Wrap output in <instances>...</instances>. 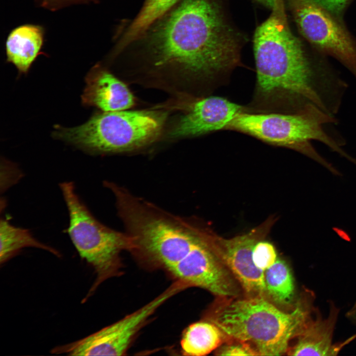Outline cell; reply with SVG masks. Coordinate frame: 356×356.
<instances>
[{"mask_svg":"<svg viewBox=\"0 0 356 356\" xmlns=\"http://www.w3.org/2000/svg\"><path fill=\"white\" fill-rule=\"evenodd\" d=\"M256 29L257 79L248 111L296 113L312 104L335 116L348 88L335 71L312 60L288 24L282 0Z\"/></svg>","mask_w":356,"mask_h":356,"instance_id":"obj_1","label":"cell"},{"mask_svg":"<svg viewBox=\"0 0 356 356\" xmlns=\"http://www.w3.org/2000/svg\"><path fill=\"white\" fill-rule=\"evenodd\" d=\"M149 43L158 77L180 85L213 81L239 59L236 37L212 0H182L153 30Z\"/></svg>","mask_w":356,"mask_h":356,"instance_id":"obj_2","label":"cell"},{"mask_svg":"<svg viewBox=\"0 0 356 356\" xmlns=\"http://www.w3.org/2000/svg\"><path fill=\"white\" fill-rule=\"evenodd\" d=\"M309 303L300 302L285 312L263 297L217 298L205 319L229 337L250 344L259 356H279L287 353L290 341L311 319Z\"/></svg>","mask_w":356,"mask_h":356,"instance_id":"obj_3","label":"cell"},{"mask_svg":"<svg viewBox=\"0 0 356 356\" xmlns=\"http://www.w3.org/2000/svg\"><path fill=\"white\" fill-rule=\"evenodd\" d=\"M337 123L335 116L311 104L296 113L243 111L225 129L248 134L270 144L295 150L335 173L336 170L316 151L311 142L320 141L352 161L353 158L342 148V143L325 129L327 125Z\"/></svg>","mask_w":356,"mask_h":356,"instance_id":"obj_4","label":"cell"},{"mask_svg":"<svg viewBox=\"0 0 356 356\" xmlns=\"http://www.w3.org/2000/svg\"><path fill=\"white\" fill-rule=\"evenodd\" d=\"M166 118L165 112L158 111H103L79 126H56L53 135L92 154L130 152L154 142Z\"/></svg>","mask_w":356,"mask_h":356,"instance_id":"obj_5","label":"cell"},{"mask_svg":"<svg viewBox=\"0 0 356 356\" xmlns=\"http://www.w3.org/2000/svg\"><path fill=\"white\" fill-rule=\"evenodd\" d=\"M60 187L69 212L68 233L81 258L96 273L85 301L103 282L122 274L120 255L131 251L132 240L126 232L111 229L94 218L76 194L73 182H62Z\"/></svg>","mask_w":356,"mask_h":356,"instance_id":"obj_6","label":"cell"},{"mask_svg":"<svg viewBox=\"0 0 356 356\" xmlns=\"http://www.w3.org/2000/svg\"><path fill=\"white\" fill-rule=\"evenodd\" d=\"M184 290L175 281L153 300L118 321L79 340L52 349L53 354L69 356H122L150 317L166 301Z\"/></svg>","mask_w":356,"mask_h":356,"instance_id":"obj_7","label":"cell"},{"mask_svg":"<svg viewBox=\"0 0 356 356\" xmlns=\"http://www.w3.org/2000/svg\"><path fill=\"white\" fill-rule=\"evenodd\" d=\"M274 222V219L269 218L248 232L229 239L206 228L208 246L233 274L246 297L267 299L264 271L255 265L252 253L255 245L265 238Z\"/></svg>","mask_w":356,"mask_h":356,"instance_id":"obj_8","label":"cell"},{"mask_svg":"<svg viewBox=\"0 0 356 356\" xmlns=\"http://www.w3.org/2000/svg\"><path fill=\"white\" fill-rule=\"evenodd\" d=\"M297 26L312 44L342 63L356 79V44L329 12L312 0H290Z\"/></svg>","mask_w":356,"mask_h":356,"instance_id":"obj_9","label":"cell"},{"mask_svg":"<svg viewBox=\"0 0 356 356\" xmlns=\"http://www.w3.org/2000/svg\"><path fill=\"white\" fill-rule=\"evenodd\" d=\"M205 229L204 227L200 242L168 272L187 288L204 289L217 298L239 297L242 288L229 269L208 246Z\"/></svg>","mask_w":356,"mask_h":356,"instance_id":"obj_10","label":"cell"},{"mask_svg":"<svg viewBox=\"0 0 356 356\" xmlns=\"http://www.w3.org/2000/svg\"><path fill=\"white\" fill-rule=\"evenodd\" d=\"M246 108L228 99L209 96L195 100L171 131L173 138L203 135L225 130L236 115Z\"/></svg>","mask_w":356,"mask_h":356,"instance_id":"obj_11","label":"cell"},{"mask_svg":"<svg viewBox=\"0 0 356 356\" xmlns=\"http://www.w3.org/2000/svg\"><path fill=\"white\" fill-rule=\"evenodd\" d=\"M85 81L82 95L85 106L108 112L127 110L134 104V97L127 86L100 64L90 69Z\"/></svg>","mask_w":356,"mask_h":356,"instance_id":"obj_12","label":"cell"},{"mask_svg":"<svg viewBox=\"0 0 356 356\" xmlns=\"http://www.w3.org/2000/svg\"><path fill=\"white\" fill-rule=\"evenodd\" d=\"M338 312L332 306L329 316L324 319L318 317L310 320L296 343L289 347L290 356H334L342 345L332 344L333 333Z\"/></svg>","mask_w":356,"mask_h":356,"instance_id":"obj_13","label":"cell"},{"mask_svg":"<svg viewBox=\"0 0 356 356\" xmlns=\"http://www.w3.org/2000/svg\"><path fill=\"white\" fill-rule=\"evenodd\" d=\"M44 40V30L34 24H25L14 29L5 43L7 61L20 73H27L39 55Z\"/></svg>","mask_w":356,"mask_h":356,"instance_id":"obj_14","label":"cell"},{"mask_svg":"<svg viewBox=\"0 0 356 356\" xmlns=\"http://www.w3.org/2000/svg\"><path fill=\"white\" fill-rule=\"evenodd\" d=\"M229 338L214 323L204 318L185 329L180 342L181 352L185 356H205Z\"/></svg>","mask_w":356,"mask_h":356,"instance_id":"obj_15","label":"cell"},{"mask_svg":"<svg viewBox=\"0 0 356 356\" xmlns=\"http://www.w3.org/2000/svg\"><path fill=\"white\" fill-rule=\"evenodd\" d=\"M267 299L277 307L290 306L294 299L295 285L292 272L287 263L277 259L264 271Z\"/></svg>","mask_w":356,"mask_h":356,"instance_id":"obj_16","label":"cell"},{"mask_svg":"<svg viewBox=\"0 0 356 356\" xmlns=\"http://www.w3.org/2000/svg\"><path fill=\"white\" fill-rule=\"evenodd\" d=\"M0 263L4 264L25 247H35L47 251L60 257L59 252L39 242L27 229L15 227L1 219L0 222Z\"/></svg>","mask_w":356,"mask_h":356,"instance_id":"obj_17","label":"cell"},{"mask_svg":"<svg viewBox=\"0 0 356 356\" xmlns=\"http://www.w3.org/2000/svg\"><path fill=\"white\" fill-rule=\"evenodd\" d=\"M178 0H145L134 20L121 39L118 48L122 49L137 40Z\"/></svg>","mask_w":356,"mask_h":356,"instance_id":"obj_18","label":"cell"},{"mask_svg":"<svg viewBox=\"0 0 356 356\" xmlns=\"http://www.w3.org/2000/svg\"><path fill=\"white\" fill-rule=\"evenodd\" d=\"M252 257L255 265L263 271L273 265L277 259L274 246L263 240L259 241L254 247Z\"/></svg>","mask_w":356,"mask_h":356,"instance_id":"obj_19","label":"cell"},{"mask_svg":"<svg viewBox=\"0 0 356 356\" xmlns=\"http://www.w3.org/2000/svg\"><path fill=\"white\" fill-rule=\"evenodd\" d=\"M216 354L219 356H259L248 343L231 338L216 350Z\"/></svg>","mask_w":356,"mask_h":356,"instance_id":"obj_20","label":"cell"},{"mask_svg":"<svg viewBox=\"0 0 356 356\" xmlns=\"http://www.w3.org/2000/svg\"><path fill=\"white\" fill-rule=\"evenodd\" d=\"M319 6L333 14H339L349 0H312Z\"/></svg>","mask_w":356,"mask_h":356,"instance_id":"obj_21","label":"cell"},{"mask_svg":"<svg viewBox=\"0 0 356 356\" xmlns=\"http://www.w3.org/2000/svg\"><path fill=\"white\" fill-rule=\"evenodd\" d=\"M40 5L52 11L71 5L87 2L88 0H38Z\"/></svg>","mask_w":356,"mask_h":356,"instance_id":"obj_22","label":"cell"},{"mask_svg":"<svg viewBox=\"0 0 356 356\" xmlns=\"http://www.w3.org/2000/svg\"><path fill=\"white\" fill-rule=\"evenodd\" d=\"M346 316L356 325V304L347 312Z\"/></svg>","mask_w":356,"mask_h":356,"instance_id":"obj_23","label":"cell"},{"mask_svg":"<svg viewBox=\"0 0 356 356\" xmlns=\"http://www.w3.org/2000/svg\"><path fill=\"white\" fill-rule=\"evenodd\" d=\"M263 3H265L267 5L269 6L271 8H273L274 6L276 0H260Z\"/></svg>","mask_w":356,"mask_h":356,"instance_id":"obj_24","label":"cell"},{"mask_svg":"<svg viewBox=\"0 0 356 356\" xmlns=\"http://www.w3.org/2000/svg\"></svg>","mask_w":356,"mask_h":356,"instance_id":"obj_25","label":"cell"}]
</instances>
